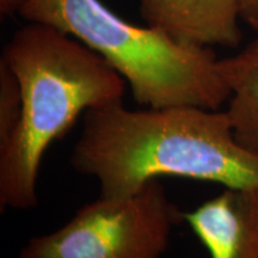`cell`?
I'll list each match as a JSON object with an SVG mask.
<instances>
[{
  "label": "cell",
  "instance_id": "obj_8",
  "mask_svg": "<svg viewBox=\"0 0 258 258\" xmlns=\"http://www.w3.org/2000/svg\"><path fill=\"white\" fill-rule=\"evenodd\" d=\"M22 115V93L15 73L0 59V147L10 140Z\"/></svg>",
  "mask_w": 258,
  "mask_h": 258
},
{
  "label": "cell",
  "instance_id": "obj_7",
  "mask_svg": "<svg viewBox=\"0 0 258 258\" xmlns=\"http://www.w3.org/2000/svg\"><path fill=\"white\" fill-rule=\"evenodd\" d=\"M218 69L230 91L226 112L234 137L258 152V37L239 53L219 59Z\"/></svg>",
  "mask_w": 258,
  "mask_h": 258
},
{
  "label": "cell",
  "instance_id": "obj_5",
  "mask_svg": "<svg viewBox=\"0 0 258 258\" xmlns=\"http://www.w3.org/2000/svg\"><path fill=\"white\" fill-rule=\"evenodd\" d=\"M141 17L183 46L237 47L241 40L239 0H139Z\"/></svg>",
  "mask_w": 258,
  "mask_h": 258
},
{
  "label": "cell",
  "instance_id": "obj_9",
  "mask_svg": "<svg viewBox=\"0 0 258 258\" xmlns=\"http://www.w3.org/2000/svg\"><path fill=\"white\" fill-rule=\"evenodd\" d=\"M241 17L254 29L258 28V0H239Z\"/></svg>",
  "mask_w": 258,
  "mask_h": 258
},
{
  "label": "cell",
  "instance_id": "obj_6",
  "mask_svg": "<svg viewBox=\"0 0 258 258\" xmlns=\"http://www.w3.org/2000/svg\"><path fill=\"white\" fill-rule=\"evenodd\" d=\"M183 221L211 258H258V189L225 188Z\"/></svg>",
  "mask_w": 258,
  "mask_h": 258
},
{
  "label": "cell",
  "instance_id": "obj_1",
  "mask_svg": "<svg viewBox=\"0 0 258 258\" xmlns=\"http://www.w3.org/2000/svg\"><path fill=\"white\" fill-rule=\"evenodd\" d=\"M70 161L108 199L129 198L160 177L258 189V152L238 143L226 110L199 106L91 109Z\"/></svg>",
  "mask_w": 258,
  "mask_h": 258
},
{
  "label": "cell",
  "instance_id": "obj_4",
  "mask_svg": "<svg viewBox=\"0 0 258 258\" xmlns=\"http://www.w3.org/2000/svg\"><path fill=\"white\" fill-rule=\"evenodd\" d=\"M182 221L154 179L129 198L86 203L56 231L31 238L19 258H160Z\"/></svg>",
  "mask_w": 258,
  "mask_h": 258
},
{
  "label": "cell",
  "instance_id": "obj_11",
  "mask_svg": "<svg viewBox=\"0 0 258 258\" xmlns=\"http://www.w3.org/2000/svg\"><path fill=\"white\" fill-rule=\"evenodd\" d=\"M256 30H257V31H258V28H257V29H256Z\"/></svg>",
  "mask_w": 258,
  "mask_h": 258
},
{
  "label": "cell",
  "instance_id": "obj_3",
  "mask_svg": "<svg viewBox=\"0 0 258 258\" xmlns=\"http://www.w3.org/2000/svg\"><path fill=\"white\" fill-rule=\"evenodd\" d=\"M19 15L59 29L96 51L146 108L219 110L230 98L212 48L183 46L148 25H135L102 0H27Z\"/></svg>",
  "mask_w": 258,
  "mask_h": 258
},
{
  "label": "cell",
  "instance_id": "obj_2",
  "mask_svg": "<svg viewBox=\"0 0 258 258\" xmlns=\"http://www.w3.org/2000/svg\"><path fill=\"white\" fill-rule=\"evenodd\" d=\"M2 60L19 83L22 115L0 147V208L27 211L38 203V171L50 145L82 114L123 103L127 83L82 42L35 22L15 31Z\"/></svg>",
  "mask_w": 258,
  "mask_h": 258
},
{
  "label": "cell",
  "instance_id": "obj_10",
  "mask_svg": "<svg viewBox=\"0 0 258 258\" xmlns=\"http://www.w3.org/2000/svg\"><path fill=\"white\" fill-rule=\"evenodd\" d=\"M27 0H0V16L3 18L21 12Z\"/></svg>",
  "mask_w": 258,
  "mask_h": 258
}]
</instances>
